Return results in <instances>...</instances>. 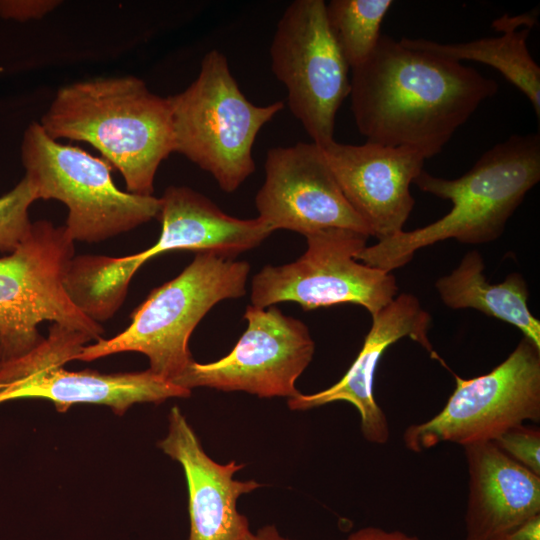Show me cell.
<instances>
[{
    "instance_id": "cell-1",
    "label": "cell",
    "mask_w": 540,
    "mask_h": 540,
    "mask_svg": "<svg viewBox=\"0 0 540 540\" xmlns=\"http://www.w3.org/2000/svg\"><path fill=\"white\" fill-rule=\"evenodd\" d=\"M351 70V110L366 142L411 147L427 158L498 91L497 82L477 70L386 34Z\"/></svg>"
},
{
    "instance_id": "cell-2",
    "label": "cell",
    "mask_w": 540,
    "mask_h": 540,
    "mask_svg": "<svg viewBox=\"0 0 540 540\" xmlns=\"http://www.w3.org/2000/svg\"><path fill=\"white\" fill-rule=\"evenodd\" d=\"M540 180V135L514 134L487 150L464 175L445 179L424 169L415 178L421 191L450 200L452 209L437 221L400 231L366 246L355 258L392 273L416 251L447 239L484 244L498 239L526 194Z\"/></svg>"
},
{
    "instance_id": "cell-3",
    "label": "cell",
    "mask_w": 540,
    "mask_h": 540,
    "mask_svg": "<svg viewBox=\"0 0 540 540\" xmlns=\"http://www.w3.org/2000/svg\"><path fill=\"white\" fill-rule=\"evenodd\" d=\"M54 139L84 141L122 174L127 192L151 196L161 162L175 152L169 98L134 76L95 78L62 87L41 118Z\"/></svg>"
},
{
    "instance_id": "cell-4",
    "label": "cell",
    "mask_w": 540,
    "mask_h": 540,
    "mask_svg": "<svg viewBox=\"0 0 540 540\" xmlns=\"http://www.w3.org/2000/svg\"><path fill=\"white\" fill-rule=\"evenodd\" d=\"M249 272L246 261L196 252L177 277L151 291L124 331L87 344L77 360L138 352L148 358V370L174 383L194 361L188 344L195 327L218 302L245 294Z\"/></svg>"
},
{
    "instance_id": "cell-5",
    "label": "cell",
    "mask_w": 540,
    "mask_h": 540,
    "mask_svg": "<svg viewBox=\"0 0 540 540\" xmlns=\"http://www.w3.org/2000/svg\"><path fill=\"white\" fill-rule=\"evenodd\" d=\"M175 152L210 173L225 192H234L255 171L252 148L260 129L284 108L251 103L231 74L223 53L214 49L198 77L168 97Z\"/></svg>"
},
{
    "instance_id": "cell-6",
    "label": "cell",
    "mask_w": 540,
    "mask_h": 540,
    "mask_svg": "<svg viewBox=\"0 0 540 540\" xmlns=\"http://www.w3.org/2000/svg\"><path fill=\"white\" fill-rule=\"evenodd\" d=\"M21 155L37 198L66 205L65 227L74 242L104 241L159 216L160 198L121 191L105 159L57 142L40 123L25 131Z\"/></svg>"
},
{
    "instance_id": "cell-7",
    "label": "cell",
    "mask_w": 540,
    "mask_h": 540,
    "mask_svg": "<svg viewBox=\"0 0 540 540\" xmlns=\"http://www.w3.org/2000/svg\"><path fill=\"white\" fill-rule=\"evenodd\" d=\"M74 254V240L65 226L39 220L14 251L0 258L4 363L37 347L43 340L38 331L42 321L85 333L93 341L102 338L100 323L80 311L65 289Z\"/></svg>"
},
{
    "instance_id": "cell-8",
    "label": "cell",
    "mask_w": 540,
    "mask_h": 540,
    "mask_svg": "<svg viewBox=\"0 0 540 540\" xmlns=\"http://www.w3.org/2000/svg\"><path fill=\"white\" fill-rule=\"evenodd\" d=\"M90 341L85 333L51 324L48 336L36 348L0 367V405L19 399H44L51 401L58 412L89 403L106 405L123 415L137 403L158 404L191 395V390L148 369L113 374L65 369L64 365L77 360Z\"/></svg>"
},
{
    "instance_id": "cell-9",
    "label": "cell",
    "mask_w": 540,
    "mask_h": 540,
    "mask_svg": "<svg viewBox=\"0 0 540 540\" xmlns=\"http://www.w3.org/2000/svg\"><path fill=\"white\" fill-rule=\"evenodd\" d=\"M431 419L409 426L407 449L422 452L440 443L466 446L496 440L525 421L540 420V348L523 337L489 373L464 379Z\"/></svg>"
},
{
    "instance_id": "cell-10",
    "label": "cell",
    "mask_w": 540,
    "mask_h": 540,
    "mask_svg": "<svg viewBox=\"0 0 540 540\" xmlns=\"http://www.w3.org/2000/svg\"><path fill=\"white\" fill-rule=\"evenodd\" d=\"M306 252L282 266H265L252 279L251 302L257 308L296 302L304 310L351 303L371 316L398 291L392 273L368 266L355 256L369 236L345 228H325L305 235Z\"/></svg>"
},
{
    "instance_id": "cell-11",
    "label": "cell",
    "mask_w": 540,
    "mask_h": 540,
    "mask_svg": "<svg viewBox=\"0 0 540 540\" xmlns=\"http://www.w3.org/2000/svg\"><path fill=\"white\" fill-rule=\"evenodd\" d=\"M271 70L288 91L289 109L312 142L334 141L338 109L350 93L349 66L327 23L323 0H296L278 21Z\"/></svg>"
},
{
    "instance_id": "cell-12",
    "label": "cell",
    "mask_w": 540,
    "mask_h": 540,
    "mask_svg": "<svg viewBox=\"0 0 540 540\" xmlns=\"http://www.w3.org/2000/svg\"><path fill=\"white\" fill-rule=\"evenodd\" d=\"M244 318L247 328L228 355L206 364L193 361L174 384L261 398L297 396L296 380L315 349L307 326L273 306L265 310L249 305Z\"/></svg>"
},
{
    "instance_id": "cell-13",
    "label": "cell",
    "mask_w": 540,
    "mask_h": 540,
    "mask_svg": "<svg viewBox=\"0 0 540 540\" xmlns=\"http://www.w3.org/2000/svg\"><path fill=\"white\" fill-rule=\"evenodd\" d=\"M255 205L258 218L273 231L286 229L305 236L325 228H345L371 237L314 142L268 150L265 181Z\"/></svg>"
},
{
    "instance_id": "cell-14",
    "label": "cell",
    "mask_w": 540,
    "mask_h": 540,
    "mask_svg": "<svg viewBox=\"0 0 540 540\" xmlns=\"http://www.w3.org/2000/svg\"><path fill=\"white\" fill-rule=\"evenodd\" d=\"M344 197L378 240L403 230L415 199L410 185L423 170L426 155L411 147L366 142L321 147Z\"/></svg>"
},
{
    "instance_id": "cell-15",
    "label": "cell",
    "mask_w": 540,
    "mask_h": 540,
    "mask_svg": "<svg viewBox=\"0 0 540 540\" xmlns=\"http://www.w3.org/2000/svg\"><path fill=\"white\" fill-rule=\"evenodd\" d=\"M158 218V241L149 249L125 257L105 256L100 273L115 291L125 292L135 272L149 259L171 250L208 251L234 257L264 241L273 230L261 220L227 215L204 195L184 186L168 187Z\"/></svg>"
},
{
    "instance_id": "cell-16",
    "label": "cell",
    "mask_w": 540,
    "mask_h": 540,
    "mask_svg": "<svg viewBox=\"0 0 540 540\" xmlns=\"http://www.w3.org/2000/svg\"><path fill=\"white\" fill-rule=\"evenodd\" d=\"M432 318L412 294L402 293L372 316V325L363 346L345 375L331 387L313 393L289 398L291 410H309L315 407L346 401L360 415L364 438L375 444L389 439V425L385 413L377 404L373 384L378 363L385 351L402 338H410L438 358L428 338ZM440 360V358H438Z\"/></svg>"
},
{
    "instance_id": "cell-17",
    "label": "cell",
    "mask_w": 540,
    "mask_h": 540,
    "mask_svg": "<svg viewBox=\"0 0 540 540\" xmlns=\"http://www.w3.org/2000/svg\"><path fill=\"white\" fill-rule=\"evenodd\" d=\"M167 435L158 447L183 467L188 488L190 532L188 540H245L251 532L237 500L261 487L254 480L239 481L234 474L245 467L234 460L220 464L204 451L181 410L168 416Z\"/></svg>"
},
{
    "instance_id": "cell-18",
    "label": "cell",
    "mask_w": 540,
    "mask_h": 540,
    "mask_svg": "<svg viewBox=\"0 0 540 540\" xmlns=\"http://www.w3.org/2000/svg\"><path fill=\"white\" fill-rule=\"evenodd\" d=\"M465 540H493L540 515V476L492 442L466 445Z\"/></svg>"
},
{
    "instance_id": "cell-19",
    "label": "cell",
    "mask_w": 540,
    "mask_h": 540,
    "mask_svg": "<svg viewBox=\"0 0 540 540\" xmlns=\"http://www.w3.org/2000/svg\"><path fill=\"white\" fill-rule=\"evenodd\" d=\"M484 269L482 255L477 250L467 252L450 274L436 281L442 302L454 310L471 308L509 323L540 348V321L529 310L525 279L514 272L503 282L491 284Z\"/></svg>"
},
{
    "instance_id": "cell-20",
    "label": "cell",
    "mask_w": 540,
    "mask_h": 540,
    "mask_svg": "<svg viewBox=\"0 0 540 540\" xmlns=\"http://www.w3.org/2000/svg\"><path fill=\"white\" fill-rule=\"evenodd\" d=\"M532 17L525 13L513 18L507 15L495 20V30L501 36L485 37L469 42L439 43L423 38H402L400 42L411 48L428 51L458 62L471 60L498 70L531 102L536 117L540 118V67L532 58L527 39Z\"/></svg>"
},
{
    "instance_id": "cell-21",
    "label": "cell",
    "mask_w": 540,
    "mask_h": 540,
    "mask_svg": "<svg viewBox=\"0 0 540 540\" xmlns=\"http://www.w3.org/2000/svg\"><path fill=\"white\" fill-rule=\"evenodd\" d=\"M391 0H332L326 4L330 32L350 69L361 65L377 45Z\"/></svg>"
},
{
    "instance_id": "cell-22",
    "label": "cell",
    "mask_w": 540,
    "mask_h": 540,
    "mask_svg": "<svg viewBox=\"0 0 540 540\" xmlns=\"http://www.w3.org/2000/svg\"><path fill=\"white\" fill-rule=\"evenodd\" d=\"M35 200H38L36 191L26 177L0 197L1 252L11 253L29 234L32 226L29 208Z\"/></svg>"
},
{
    "instance_id": "cell-23",
    "label": "cell",
    "mask_w": 540,
    "mask_h": 540,
    "mask_svg": "<svg viewBox=\"0 0 540 540\" xmlns=\"http://www.w3.org/2000/svg\"><path fill=\"white\" fill-rule=\"evenodd\" d=\"M494 442L511 459L540 476V431L521 425L515 427Z\"/></svg>"
},
{
    "instance_id": "cell-24",
    "label": "cell",
    "mask_w": 540,
    "mask_h": 540,
    "mask_svg": "<svg viewBox=\"0 0 540 540\" xmlns=\"http://www.w3.org/2000/svg\"><path fill=\"white\" fill-rule=\"evenodd\" d=\"M59 4L56 0H0V16L19 21L40 19Z\"/></svg>"
},
{
    "instance_id": "cell-25",
    "label": "cell",
    "mask_w": 540,
    "mask_h": 540,
    "mask_svg": "<svg viewBox=\"0 0 540 540\" xmlns=\"http://www.w3.org/2000/svg\"><path fill=\"white\" fill-rule=\"evenodd\" d=\"M342 540H419L399 530H385L380 527H363L349 534Z\"/></svg>"
},
{
    "instance_id": "cell-26",
    "label": "cell",
    "mask_w": 540,
    "mask_h": 540,
    "mask_svg": "<svg viewBox=\"0 0 540 540\" xmlns=\"http://www.w3.org/2000/svg\"><path fill=\"white\" fill-rule=\"evenodd\" d=\"M493 540H540V515L531 518Z\"/></svg>"
},
{
    "instance_id": "cell-27",
    "label": "cell",
    "mask_w": 540,
    "mask_h": 540,
    "mask_svg": "<svg viewBox=\"0 0 540 540\" xmlns=\"http://www.w3.org/2000/svg\"><path fill=\"white\" fill-rule=\"evenodd\" d=\"M245 540H291L280 534L274 525L259 528L256 533L250 532Z\"/></svg>"
},
{
    "instance_id": "cell-28",
    "label": "cell",
    "mask_w": 540,
    "mask_h": 540,
    "mask_svg": "<svg viewBox=\"0 0 540 540\" xmlns=\"http://www.w3.org/2000/svg\"><path fill=\"white\" fill-rule=\"evenodd\" d=\"M3 363H4V353H3V347H2V342L0 338V367L2 366Z\"/></svg>"
}]
</instances>
